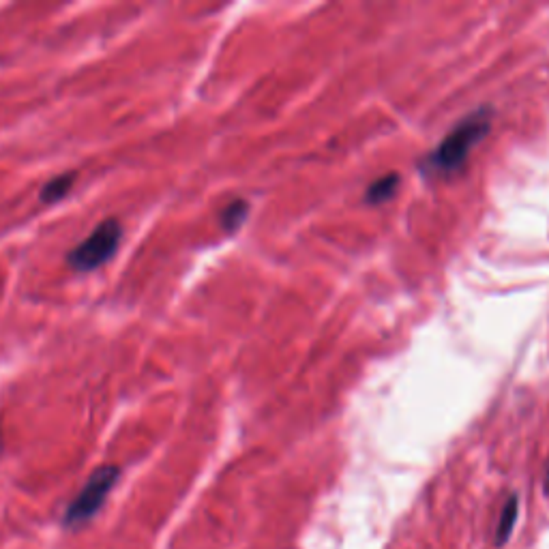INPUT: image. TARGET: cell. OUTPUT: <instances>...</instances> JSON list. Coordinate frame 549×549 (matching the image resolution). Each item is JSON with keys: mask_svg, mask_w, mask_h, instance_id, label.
<instances>
[{"mask_svg": "<svg viewBox=\"0 0 549 549\" xmlns=\"http://www.w3.org/2000/svg\"><path fill=\"white\" fill-rule=\"evenodd\" d=\"M123 226L114 217L101 221V224L86 236V239L67 254V264L76 273H91L99 266L110 262L121 247Z\"/></svg>", "mask_w": 549, "mask_h": 549, "instance_id": "obj_1", "label": "cell"}, {"mask_svg": "<svg viewBox=\"0 0 549 549\" xmlns=\"http://www.w3.org/2000/svg\"><path fill=\"white\" fill-rule=\"evenodd\" d=\"M118 479H121V468L99 466L91 477H88V481L80 489V494L69 502L63 524L67 528H80L91 522V519L101 511L103 504H106Z\"/></svg>", "mask_w": 549, "mask_h": 549, "instance_id": "obj_2", "label": "cell"}, {"mask_svg": "<svg viewBox=\"0 0 549 549\" xmlns=\"http://www.w3.org/2000/svg\"><path fill=\"white\" fill-rule=\"evenodd\" d=\"M489 131V116L485 110L474 114L462 125H457L444 142L436 148V153L429 157V168L434 172H451L457 166H462V161L468 157V153L483 140L485 133Z\"/></svg>", "mask_w": 549, "mask_h": 549, "instance_id": "obj_3", "label": "cell"}, {"mask_svg": "<svg viewBox=\"0 0 549 549\" xmlns=\"http://www.w3.org/2000/svg\"><path fill=\"white\" fill-rule=\"evenodd\" d=\"M76 181H78V172H65V174H58V176L50 178V181L41 187L39 200L43 204L61 202L63 198L69 196V191L73 189V185H76Z\"/></svg>", "mask_w": 549, "mask_h": 549, "instance_id": "obj_4", "label": "cell"}, {"mask_svg": "<svg viewBox=\"0 0 549 549\" xmlns=\"http://www.w3.org/2000/svg\"><path fill=\"white\" fill-rule=\"evenodd\" d=\"M397 183H399V176L397 174H389V176H382L380 181H376L372 187L367 189V196L365 200L372 202V204H380L387 198H391L395 194L397 189Z\"/></svg>", "mask_w": 549, "mask_h": 549, "instance_id": "obj_5", "label": "cell"}, {"mask_svg": "<svg viewBox=\"0 0 549 549\" xmlns=\"http://www.w3.org/2000/svg\"><path fill=\"white\" fill-rule=\"evenodd\" d=\"M247 211H249V206L245 200L230 202L224 209V213H221V226H224L226 232H234L236 228H241V224L247 217Z\"/></svg>", "mask_w": 549, "mask_h": 549, "instance_id": "obj_6", "label": "cell"}, {"mask_svg": "<svg viewBox=\"0 0 549 549\" xmlns=\"http://www.w3.org/2000/svg\"><path fill=\"white\" fill-rule=\"evenodd\" d=\"M515 519H517V498L511 496L509 502L504 504V509H502L500 526H498V534H496V543L498 545H502L504 541H507L511 537V530L515 526Z\"/></svg>", "mask_w": 549, "mask_h": 549, "instance_id": "obj_7", "label": "cell"}, {"mask_svg": "<svg viewBox=\"0 0 549 549\" xmlns=\"http://www.w3.org/2000/svg\"><path fill=\"white\" fill-rule=\"evenodd\" d=\"M545 492L549 494V468H547V474H545Z\"/></svg>", "mask_w": 549, "mask_h": 549, "instance_id": "obj_8", "label": "cell"}, {"mask_svg": "<svg viewBox=\"0 0 549 549\" xmlns=\"http://www.w3.org/2000/svg\"><path fill=\"white\" fill-rule=\"evenodd\" d=\"M3 429H0V455H3Z\"/></svg>", "mask_w": 549, "mask_h": 549, "instance_id": "obj_9", "label": "cell"}]
</instances>
